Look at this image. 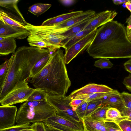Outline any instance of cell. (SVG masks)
I'll use <instances>...</instances> for the list:
<instances>
[{
    "instance_id": "cell-3",
    "label": "cell",
    "mask_w": 131,
    "mask_h": 131,
    "mask_svg": "<svg viewBox=\"0 0 131 131\" xmlns=\"http://www.w3.org/2000/svg\"><path fill=\"white\" fill-rule=\"evenodd\" d=\"M100 27L105 40L118 58H131V41L127 37L124 25L113 20Z\"/></svg>"
},
{
    "instance_id": "cell-34",
    "label": "cell",
    "mask_w": 131,
    "mask_h": 131,
    "mask_svg": "<svg viewBox=\"0 0 131 131\" xmlns=\"http://www.w3.org/2000/svg\"><path fill=\"white\" fill-rule=\"evenodd\" d=\"M88 103L85 102L77 107L75 111L78 117L81 119L85 117Z\"/></svg>"
},
{
    "instance_id": "cell-21",
    "label": "cell",
    "mask_w": 131,
    "mask_h": 131,
    "mask_svg": "<svg viewBox=\"0 0 131 131\" xmlns=\"http://www.w3.org/2000/svg\"><path fill=\"white\" fill-rule=\"evenodd\" d=\"M117 90H113L112 91L105 93H97L89 94H84L76 96L74 99H79L88 102L103 99L115 92Z\"/></svg>"
},
{
    "instance_id": "cell-38",
    "label": "cell",
    "mask_w": 131,
    "mask_h": 131,
    "mask_svg": "<svg viewBox=\"0 0 131 131\" xmlns=\"http://www.w3.org/2000/svg\"><path fill=\"white\" fill-rule=\"evenodd\" d=\"M104 124L108 131H116L118 129H120L117 124L113 121H104Z\"/></svg>"
},
{
    "instance_id": "cell-39",
    "label": "cell",
    "mask_w": 131,
    "mask_h": 131,
    "mask_svg": "<svg viewBox=\"0 0 131 131\" xmlns=\"http://www.w3.org/2000/svg\"><path fill=\"white\" fill-rule=\"evenodd\" d=\"M126 23L127 25L126 27V32L127 37L131 41V15L126 19Z\"/></svg>"
},
{
    "instance_id": "cell-43",
    "label": "cell",
    "mask_w": 131,
    "mask_h": 131,
    "mask_svg": "<svg viewBox=\"0 0 131 131\" xmlns=\"http://www.w3.org/2000/svg\"><path fill=\"white\" fill-rule=\"evenodd\" d=\"M63 5L66 6H69L74 4L76 1L74 0H61L59 1Z\"/></svg>"
},
{
    "instance_id": "cell-37",
    "label": "cell",
    "mask_w": 131,
    "mask_h": 131,
    "mask_svg": "<svg viewBox=\"0 0 131 131\" xmlns=\"http://www.w3.org/2000/svg\"><path fill=\"white\" fill-rule=\"evenodd\" d=\"M31 128L34 131H47L45 124L42 122L32 123L31 125Z\"/></svg>"
},
{
    "instance_id": "cell-25",
    "label": "cell",
    "mask_w": 131,
    "mask_h": 131,
    "mask_svg": "<svg viewBox=\"0 0 131 131\" xmlns=\"http://www.w3.org/2000/svg\"><path fill=\"white\" fill-rule=\"evenodd\" d=\"M107 120L117 123L120 121L125 119L122 117L120 112L117 109L111 107L108 108L106 113Z\"/></svg>"
},
{
    "instance_id": "cell-2",
    "label": "cell",
    "mask_w": 131,
    "mask_h": 131,
    "mask_svg": "<svg viewBox=\"0 0 131 131\" xmlns=\"http://www.w3.org/2000/svg\"><path fill=\"white\" fill-rule=\"evenodd\" d=\"M60 48L50 54L49 62L39 73L32 78L30 83L35 89L45 92L49 96H64L71 84Z\"/></svg>"
},
{
    "instance_id": "cell-31",
    "label": "cell",
    "mask_w": 131,
    "mask_h": 131,
    "mask_svg": "<svg viewBox=\"0 0 131 131\" xmlns=\"http://www.w3.org/2000/svg\"><path fill=\"white\" fill-rule=\"evenodd\" d=\"M0 20L11 26L25 28L18 22L9 18L4 13L0 12Z\"/></svg>"
},
{
    "instance_id": "cell-48",
    "label": "cell",
    "mask_w": 131,
    "mask_h": 131,
    "mask_svg": "<svg viewBox=\"0 0 131 131\" xmlns=\"http://www.w3.org/2000/svg\"><path fill=\"white\" fill-rule=\"evenodd\" d=\"M20 131H34V130L30 128H26L23 129Z\"/></svg>"
},
{
    "instance_id": "cell-12",
    "label": "cell",
    "mask_w": 131,
    "mask_h": 131,
    "mask_svg": "<svg viewBox=\"0 0 131 131\" xmlns=\"http://www.w3.org/2000/svg\"><path fill=\"white\" fill-rule=\"evenodd\" d=\"M66 38L60 35L52 34L48 35H30L27 40L28 43L37 41H42L49 45L54 50L62 47L63 44L62 41Z\"/></svg>"
},
{
    "instance_id": "cell-15",
    "label": "cell",
    "mask_w": 131,
    "mask_h": 131,
    "mask_svg": "<svg viewBox=\"0 0 131 131\" xmlns=\"http://www.w3.org/2000/svg\"><path fill=\"white\" fill-rule=\"evenodd\" d=\"M117 14V12L115 10H107L100 12L98 16L89 23L83 30L97 29L107 22L113 20Z\"/></svg>"
},
{
    "instance_id": "cell-8",
    "label": "cell",
    "mask_w": 131,
    "mask_h": 131,
    "mask_svg": "<svg viewBox=\"0 0 131 131\" xmlns=\"http://www.w3.org/2000/svg\"><path fill=\"white\" fill-rule=\"evenodd\" d=\"M45 124L63 131H84L83 121L79 122H73L55 115L50 117L43 122Z\"/></svg>"
},
{
    "instance_id": "cell-14",
    "label": "cell",
    "mask_w": 131,
    "mask_h": 131,
    "mask_svg": "<svg viewBox=\"0 0 131 131\" xmlns=\"http://www.w3.org/2000/svg\"><path fill=\"white\" fill-rule=\"evenodd\" d=\"M113 90L106 85L89 83L73 91L68 97L72 99L74 97L78 95L94 93L107 92Z\"/></svg>"
},
{
    "instance_id": "cell-6",
    "label": "cell",
    "mask_w": 131,
    "mask_h": 131,
    "mask_svg": "<svg viewBox=\"0 0 131 131\" xmlns=\"http://www.w3.org/2000/svg\"><path fill=\"white\" fill-rule=\"evenodd\" d=\"M72 99L65 95L48 96L47 101L55 109L56 115L71 121H82L78 116L73 107L69 105Z\"/></svg>"
},
{
    "instance_id": "cell-7",
    "label": "cell",
    "mask_w": 131,
    "mask_h": 131,
    "mask_svg": "<svg viewBox=\"0 0 131 131\" xmlns=\"http://www.w3.org/2000/svg\"><path fill=\"white\" fill-rule=\"evenodd\" d=\"M34 90L29 87L28 82L21 83L0 99V103L2 106H9L25 102L27 100Z\"/></svg>"
},
{
    "instance_id": "cell-4",
    "label": "cell",
    "mask_w": 131,
    "mask_h": 131,
    "mask_svg": "<svg viewBox=\"0 0 131 131\" xmlns=\"http://www.w3.org/2000/svg\"><path fill=\"white\" fill-rule=\"evenodd\" d=\"M56 114L55 109L47 101L27 100L19 108L15 122L17 125H22L43 122Z\"/></svg>"
},
{
    "instance_id": "cell-26",
    "label": "cell",
    "mask_w": 131,
    "mask_h": 131,
    "mask_svg": "<svg viewBox=\"0 0 131 131\" xmlns=\"http://www.w3.org/2000/svg\"><path fill=\"white\" fill-rule=\"evenodd\" d=\"M108 108L101 106L88 116L90 118L96 121H105L107 120L106 113Z\"/></svg>"
},
{
    "instance_id": "cell-51",
    "label": "cell",
    "mask_w": 131,
    "mask_h": 131,
    "mask_svg": "<svg viewBox=\"0 0 131 131\" xmlns=\"http://www.w3.org/2000/svg\"><path fill=\"white\" fill-rule=\"evenodd\" d=\"M116 131H121L120 129H118Z\"/></svg>"
},
{
    "instance_id": "cell-29",
    "label": "cell",
    "mask_w": 131,
    "mask_h": 131,
    "mask_svg": "<svg viewBox=\"0 0 131 131\" xmlns=\"http://www.w3.org/2000/svg\"><path fill=\"white\" fill-rule=\"evenodd\" d=\"M10 61L9 59L0 65V84L2 87L7 73Z\"/></svg>"
},
{
    "instance_id": "cell-13",
    "label": "cell",
    "mask_w": 131,
    "mask_h": 131,
    "mask_svg": "<svg viewBox=\"0 0 131 131\" xmlns=\"http://www.w3.org/2000/svg\"><path fill=\"white\" fill-rule=\"evenodd\" d=\"M17 109L14 106H0V129L15 125Z\"/></svg>"
},
{
    "instance_id": "cell-1",
    "label": "cell",
    "mask_w": 131,
    "mask_h": 131,
    "mask_svg": "<svg viewBox=\"0 0 131 131\" xmlns=\"http://www.w3.org/2000/svg\"><path fill=\"white\" fill-rule=\"evenodd\" d=\"M50 53L48 49L34 46L19 47L13 53L2 85L0 99L19 84L30 79L31 70L41 58Z\"/></svg>"
},
{
    "instance_id": "cell-10",
    "label": "cell",
    "mask_w": 131,
    "mask_h": 131,
    "mask_svg": "<svg viewBox=\"0 0 131 131\" xmlns=\"http://www.w3.org/2000/svg\"><path fill=\"white\" fill-rule=\"evenodd\" d=\"M18 0H0V12L24 27L27 24L17 6Z\"/></svg>"
},
{
    "instance_id": "cell-44",
    "label": "cell",
    "mask_w": 131,
    "mask_h": 131,
    "mask_svg": "<svg viewBox=\"0 0 131 131\" xmlns=\"http://www.w3.org/2000/svg\"><path fill=\"white\" fill-rule=\"evenodd\" d=\"M125 69L129 73H131V59L128 60L124 64Z\"/></svg>"
},
{
    "instance_id": "cell-22",
    "label": "cell",
    "mask_w": 131,
    "mask_h": 131,
    "mask_svg": "<svg viewBox=\"0 0 131 131\" xmlns=\"http://www.w3.org/2000/svg\"><path fill=\"white\" fill-rule=\"evenodd\" d=\"M96 29L83 30L79 32L69 39L64 44L62 48L65 49V51H66L71 46L85 37Z\"/></svg>"
},
{
    "instance_id": "cell-30",
    "label": "cell",
    "mask_w": 131,
    "mask_h": 131,
    "mask_svg": "<svg viewBox=\"0 0 131 131\" xmlns=\"http://www.w3.org/2000/svg\"><path fill=\"white\" fill-rule=\"evenodd\" d=\"M94 65L101 68L109 69L113 67V64L107 58H102L95 61Z\"/></svg>"
},
{
    "instance_id": "cell-35",
    "label": "cell",
    "mask_w": 131,
    "mask_h": 131,
    "mask_svg": "<svg viewBox=\"0 0 131 131\" xmlns=\"http://www.w3.org/2000/svg\"><path fill=\"white\" fill-rule=\"evenodd\" d=\"M30 124L22 125H17L6 128L0 129V131H20L26 128H31Z\"/></svg>"
},
{
    "instance_id": "cell-5",
    "label": "cell",
    "mask_w": 131,
    "mask_h": 131,
    "mask_svg": "<svg viewBox=\"0 0 131 131\" xmlns=\"http://www.w3.org/2000/svg\"><path fill=\"white\" fill-rule=\"evenodd\" d=\"M96 13L89 9L83 11L80 14L69 19L55 24L47 26H35L27 23L24 26L30 35H60L69 30L78 23L93 16Z\"/></svg>"
},
{
    "instance_id": "cell-24",
    "label": "cell",
    "mask_w": 131,
    "mask_h": 131,
    "mask_svg": "<svg viewBox=\"0 0 131 131\" xmlns=\"http://www.w3.org/2000/svg\"><path fill=\"white\" fill-rule=\"evenodd\" d=\"M51 6V5L49 4L38 3L29 7L28 10L34 15L39 16L45 13Z\"/></svg>"
},
{
    "instance_id": "cell-17",
    "label": "cell",
    "mask_w": 131,
    "mask_h": 131,
    "mask_svg": "<svg viewBox=\"0 0 131 131\" xmlns=\"http://www.w3.org/2000/svg\"><path fill=\"white\" fill-rule=\"evenodd\" d=\"M100 12L96 13L89 18L77 24L74 26L60 34L66 38V39L62 41L63 44L68 39L79 32L83 30L84 28L93 19L98 16Z\"/></svg>"
},
{
    "instance_id": "cell-50",
    "label": "cell",
    "mask_w": 131,
    "mask_h": 131,
    "mask_svg": "<svg viewBox=\"0 0 131 131\" xmlns=\"http://www.w3.org/2000/svg\"><path fill=\"white\" fill-rule=\"evenodd\" d=\"M2 86L0 84V96L1 93V92L2 91Z\"/></svg>"
},
{
    "instance_id": "cell-11",
    "label": "cell",
    "mask_w": 131,
    "mask_h": 131,
    "mask_svg": "<svg viewBox=\"0 0 131 131\" xmlns=\"http://www.w3.org/2000/svg\"><path fill=\"white\" fill-rule=\"evenodd\" d=\"M30 35L29 32L25 28L11 26L0 20L1 37L22 39L26 38Z\"/></svg>"
},
{
    "instance_id": "cell-18",
    "label": "cell",
    "mask_w": 131,
    "mask_h": 131,
    "mask_svg": "<svg viewBox=\"0 0 131 131\" xmlns=\"http://www.w3.org/2000/svg\"><path fill=\"white\" fill-rule=\"evenodd\" d=\"M83 12L82 10L72 12L48 19L43 22L40 26L52 25L64 21L80 14Z\"/></svg>"
},
{
    "instance_id": "cell-49",
    "label": "cell",
    "mask_w": 131,
    "mask_h": 131,
    "mask_svg": "<svg viewBox=\"0 0 131 131\" xmlns=\"http://www.w3.org/2000/svg\"><path fill=\"white\" fill-rule=\"evenodd\" d=\"M5 38L0 37V41L4 40Z\"/></svg>"
},
{
    "instance_id": "cell-33",
    "label": "cell",
    "mask_w": 131,
    "mask_h": 131,
    "mask_svg": "<svg viewBox=\"0 0 131 131\" xmlns=\"http://www.w3.org/2000/svg\"><path fill=\"white\" fill-rule=\"evenodd\" d=\"M28 43L31 46L36 47L42 48H47L50 52H53L56 51L52 49L49 45L42 41H37Z\"/></svg>"
},
{
    "instance_id": "cell-27",
    "label": "cell",
    "mask_w": 131,
    "mask_h": 131,
    "mask_svg": "<svg viewBox=\"0 0 131 131\" xmlns=\"http://www.w3.org/2000/svg\"><path fill=\"white\" fill-rule=\"evenodd\" d=\"M48 96V94L45 91L40 89H35L27 100L47 101Z\"/></svg>"
},
{
    "instance_id": "cell-42",
    "label": "cell",
    "mask_w": 131,
    "mask_h": 131,
    "mask_svg": "<svg viewBox=\"0 0 131 131\" xmlns=\"http://www.w3.org/2000/svg\"><path fill=\"white\" fill-rule=\"evenodd\" d=\"M127 89L130 91H131V74H130L129 75L126 77L123 82Z\"/></svg>"
},
{
    "instance_id": "cell-20",
    "label": "cell",
    "mask_w": 131,
    "mask_h": 131,
    "mask_svg": "<svg viewBox=\"0 0 131 131\" xmlns=\"http://www.w3.org/2000/svg\"><path fill=\"white\" fill-rule=\"evenodd\" d=\"M16 47L14 38H5L4 40L0 41V56L13 53L15 52Z\"/></svg>"
},
{
    "instance_id": "cell-16",
    "label": "cell",
    "mask_w": 131,
    "mask_h": 131,
    "mask_svg": "<svg viewBox=\"0 0 131 131\" xmlns=\"http://www.w3.org/2000/svg\"><path fill=\"white\" fill-rule=\"evenodd\" d=\"M101 106L108 108H114L121 112L125 107L123 101L118 91L102 99Z\"/></svg>"
},
{
    "instance_id": "cell-9",
    "label": "cell",
    "mask_w": 131,
    "mask_h": 131,
    "mask_svg": "<svg viewBox=\"0 0 131 131\" xmlns=\"http://www.w3.org/2000/svg\"><path fill=\"white\" fill-rule=\"evenodd\" d=\"M96 29L93 31L76 42L65 51L64 60L66 64H69L79 54L86 49L95 35Z\"/></svg>"
},
{
    "instance_id": "cell-41",
    "label": "cell",
    "mask_w": 131,
    "mask_h": 131,
    "mask_svg": "<svg viewBox=\"0 0 131 131\" xmlns=\"http://www.w3.org/2000/svg\"><path fill=\"white\" fill-rule=\"evenodd\" d=\"M85 102L84 100L81 99H72L69 105L72 107H77Z\"/></svg>"
},
{
    "instance_id": "cell-47",
    "label": "cell",
    "mask_w": 131,
    "mask_h": 131,
    "mask_svg": "<svg viewBox=\"0 0 131 131\" xmlns=\"http://www.w3.org/2000/svg\"><path fill=\"white\" fill-rule=\"evenodd\" d=\"M47 131H63L45 125Z\"/></svg>"
},
{
    "instance_id": "cell-46",
    "label": "cell",
    "mask_w": 131,
    "mask_h": 131,
    "mask_svg": "<svg viewBox=\"0 0 131 131\" xmlns=\"http://www.w3.org/2000/svg\"><path fill=\"white\" fill-rule=\"evenodd\" d=\"M125 5L126 8L131 12V1L130 0H128L125 3Z\"/></svg>"
},
{
    "instance_id": "cell-52",
    "label": "cell",
    "mask_w": 131,
    "mask_h": 131,
    "mask_svg": "<svg viewBox=\"0 0 131 131\" xmlns=\"http://www.w3.org/2000/svg\"><path fill=\"white\" fill-rule=\"evenodd\" d=\"M87 131V130H86L85 129V131Z\"/></svg>"
},
{
    "instance_id": "cell-28",
    "label": "cell",
    "mask_w": 131,
    "mask_h": 131,
    "mask_svg": "<svg viewBox=\"0 0 131 131\" xmlns=\"http://www.w3.org/2000/svg\"><path fill=\"white\" fill-rule=\"evenodd\" d=\"M102 99L87 102L85 117L89 116L101 106Z\"/></svg>"
},
{
    "instance_id": "cell-23",
    "label": "cell",
    "mask_w": 131,
    "mask_h": 131,
    "mask_svg": "<svg viewBox=\"0 0 131 131\" xmlns=\"http://www.w3.org/2000/svg\"><path fill=\"white\" fill-rule=\"evenodd\" d=\"M50 58V53L42 57L36 63L31 70L30 79L45 67L49 62Z\"/></svg>"
},
{
    "instance_id": "cell-19",
    "label": "cell",
    "mask_w": 131,
    "mask_h": 131,
    "mask_svg": "<svg viewBox=\"0 0 131 131\" xmlns=\"http://www.w3.org/2000/svg\"><path fill=\"white\" fill-rule=\"evenodd\" d=\"M85 129L87 131H108L106 129L105 121L93 120L88 116L82 119Z\"/></svg>"
},
{
    "instance_id": "cell-40",
    "label": "cell",
    "mask_w": 131,
    "mask_h": 131,
    "mask_svg": "<svg viewBox=\"0 0 131 131\" xmlns=\"http://www.w3.org/2000/svg\"><path fill=\"white\" fill-rule=\"evenodd\" d=\"M120 112L122 116L125 119L131 121V109L125 107Z\"/></svg>"
},
{
    "instance_id": "cell-32",
    "label": "cell",
    "mask_w": 131,
    "mask_h": 131,
    "mask_svg": "<svg viewBox=\"0 0 131 131\" xmlns=\"http://www.w3.org/2000/svg\"><path fill=\"white\" fill-rule=\"evenodd\" d=\"M116 123L121 131H131V121L124 119Z\"/></svg>"
},
{
    "instance_id": "cell-45",
    "label": "cell",
    "mask_w": 131,
    "mask_h": 131,
    "mask_svg": "<svg viewBox=\"0 0 131 131\" xmlns=\"http://www.w3.org/2000/svg\"><path fill=\"white\" fill-rule=\"evenodd\" d=\"M128 0H114L112 1L113 3L116 5H120L125 3Z\"/></svg>"
},
{
    "instance_id": "cell-36",
    "label": "cell",
    "mask_w": 131,
    "mask_h": 131,
    "mask_svg": "<svg viewBox=\"0 0 131 131\" xmlns=\"http://www.w3.org/2000/svg\"><path fill=\"white\" fill-rule=\"evenodd\" d=\"M123 101L125 107L131 109V94L128 93L124 91L121 93Z\"/></svg>"
}]
</instances>
